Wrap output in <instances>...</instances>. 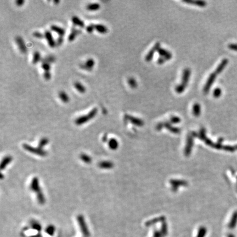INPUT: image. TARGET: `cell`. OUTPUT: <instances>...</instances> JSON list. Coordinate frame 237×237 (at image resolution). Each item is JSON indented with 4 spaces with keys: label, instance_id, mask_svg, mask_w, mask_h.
Segmentation results:
<instances>
[{
    "label": "cell",
    "instance_id": "6da1fadb",
    "mask_svg": "<svg viewBox=\"0 0 237 237\" xmlns=\"http://www.w3.org/2000/svg\"><path fill=\"white\" fill-rule=\"evenodd\" d=\"M30 189L36 193L37 199L40 204L41 205L44 204L45 203V198L41 190L39 179L37 178L34 177L32 178V182L30 183Z\"/></svg>",
    "mask_w": 237,
    "mask_h": 237
},
{
    "label": "cell",
    "instance_id": "7a4b0ae2",
    "mask_svg": "<svg viewBox=\"0 0 237 237\" xmlns=\"http://www.w3.org/2000/svg\"><path fill=\"white\" fill-rule=\"evenodd\" d=\"M97 113H98V109L97 108H93L87 114L80 116L76 119L75 120V124L78 126L83 125L84 124L89 121L90 120H91V119L94 118L97 114Z\"/></svg>",
    "mask_w": 237,
    "mask_h": 237
},
{
    "label": "cell",
    "instance_id": "3957f363",
    "mask_svg": "<svg viewBox=\"0 0 237 237\" xmlns=\"http://www.w3.org/2000/svg\"><path fill=\"white\" fill-rule=\"evenodd\" d=\"M23 147L25 150H27L28 152L31 153L35 154L37 155L40 156V157H45L47 155V152L46 151L42 150V149H40L39 147L34 148L33 147L29 146L27 144H24Z\"/></svg>",
    "mask_w": 237,
    "mask_h": 237
},
{
    "label": "cell",
    "instance_id": "277c9868",
    "mask_svg": "<svg viewBox=\"0 0 237 237\" xmlns=\"http://www.w3.org/2000/svg\"><path fill=\"white\" fill-rule=\"evenodd\" d=\"M216 74H215V73H212L211 74H210V75L209 77V78L208 79V80H207V81H206V83L205 85V86H204V90H203L205 94H208V93L209 91H210V88L212 86L213 82H214L215 80L216 79Z\"/></svg>",
    "mask_w": 237,
    "mask_h": 237
},
{
    "label": "cell",
    "instance_id": "5b68a950",
    "mask_svg": "<svg viewBox=\"0 0 237 237\" xmlns=\"http://www.w3.org/2000/svg\"><path fill=\"white\" fill-rule=\"evenodd\" d=\"M78 221L81 228V230L82 231L83 234L88 236L89 235V231L87 228V225L85 221L84 217L82 215H79L78 217Z\"/></svg>",
    "mask_w": 237,
    "mask_h": 237
},
{
    "label": "cell",
    "instance_id": "8992f818",
    "mask_svg": "<svg viewBox=\"0 0 237 237\" xmlns=\"http://www.w3.org/2000/svg\"><path fill=\"white\" fill-rule=\"evenodd\" d=\"M15 41H16V44L17 45L20 51L22 53H24V54L26 53L27 52L28 50H27V47L25 45L23 38L19 36H18L16 37Z\"/></svg>",
    "mask_w": 237,
    "mask_h": 237
},
{
    "label": "cell",
    "instance_id": "52a82bcc",
    "mask_svg": "<svg viewBox=\"0 0 237 237\" xmlns=\"http://www.w3.org/2000/svg\"><path fill=\"white\" fill-rule=\"evenodd\" d=\"M44 36L47 40L48 44L50 46V47L51 48L55 47L56 46V42H55V40H54L53 36L52 35L51 32L48 31V30H46L45 32Z\"/></svg>",
    "mask_w": 237,
    "mask_h": 237
},
{
    "label": "cell",
    "instance_id": "ba28073f",
    "mask_svg": "<svg viewBox=\"0 0 237 237\" xmlns=\"http://www.w3.org/2000/svg\"><path fill=\"white\" fill-rule=\"evenodd\" d=\"M190 74H191V71H190V69L189 68H186L183 72L181 83L182 85H185L186 87L189 82Z\"/></svg>",
    "mask_w": 237,
    "mask_h": 237
},
{
    "label": "cell",
    "instance_id": "9c48e42d",
    "mask_svg": "<svg viewBox=\"0 0 237 237\" xmlns=\"http://www.w3.org/2000/svg\"><path fill=\"white\" fill-rule=\"evenodd\" d=\"M160 47V44L159 42H157V44L155 45L152 48V49L150 50V51L148 52V53L146 57V60L147 62H150L151 61L154 55V53L155 52L158 51L159 48Z\"/></svg>",
    "mask_w": 237,
    "mask_h": 237
},
{
    "label": "cell",
    "instance_id": "30bf717a",
    "mask_svg": "<svg viewBox=\"0 0 237 237\" xmlns=\"http://www.w3.org/2000/svg\"><path fill=\"white\" fill-rule=\"evenodd\" d=\"M95 64V60L93 58H89L86 61L85 64L80 65V67L87 71H90L94 67Z\"/></svg>",
    "mask_w": 237,
    "mask_h": 237
},
{
    "label": "cell",
    "instance_id": "8fae6325",
    "mask_svg": "<svg viewBox=\"0 0 237 237\" xmlns=\"http://www.w3.org/2000/svg\"><path fill=\"white\" fill-rule=\"evenodd\" d=\"M183 2L188 4H193L195 5L200 7H204L206 6V2L204 1H194V0H184L182 1Z\"/></svg>",
    "mask_w": 237,
    "mask_h": 237
},
{
    "label": "cell",
    "instance_id": "7c38bea8",
    "mask_svg": "<svg viewBox=\"0 0 237 237\" xmlns=\"http://www.w3.org/2000/svg\"><path fill=\"white\" fill-rule=\"evenodd\" d=\"M158 52L159 54L160 55V57H164L166 60H170L172 58V53L168 51L167 50L160 47L159 48Z\"/></svg>",
    "mask_w": 237,
    "mask_h": 237
},
{
    "label": "cell",
    "instance_id": "4fadbf2b",
    "mask_svg": "<svg viewBox=\"0 0 237 237\" xmlns=\"http://www.w3.org/2000/svg\"><path fill=\"white\" fill-rule=\"evenodd\" d=\"M50 29L52 31L57 33L59 36H63L65 33V30L64 29L59 27L56 25H52L50 27Z\"/></svg>",
    "mask_w": 237,
    "mask_h": 237
},
{
    "label": "cell",
    "instance_id": "5bb4252c",
    "mask_svg": "<svg viewBox=\"0 0 237 237\" xmlns=\"http://www.w3.org/2000/svg\"><path fill=\"white\" fill-rule=\"evenodd\" d=\"M71 21H72L73 23L75 25L79 26L81 28H83L85 27L84 22L80 18H79V17H77V16H73L72 18H71Z\"/></svg>",
    "mask_w": 237,
    "mask_h": 237
},
{
    "label": "cell",
    "instance_id": "9a60e30c",
    "mask_svg": "<svg viewBox=\"0 0 237 237\" xmlns=\"http://www.w3.org/2000/svg\"><path fill=\"white\" fill-rule=\"evenodd\" d=\"M12 161V158L11 156H7L4 157L1 163V170H4L8 164H9Z\"/></svg>",
    "mask_w": 237,
    "mask_h": 237
},
{
    "label": "cell",
    "instance_id": "2e32d148",
    "mask_svg": "<svg viewBox=\"0 0 237 237\" xmlns=\"http://www.w3.org/2000/svg\"><path fill=\"white\" fill-rule=\"evenodd\" d=\"M95 30L100 34H106L108 29L106 26L104 25L103 24H98L95 25Z\"/></svg>",
    "mask_w": 237,
    "mask_h": 237
},
{
    "label": "cell",
    "instance_id": "e0dca14e",
    "mask_svg": "<svg viewBox=\"0 0 237 237\" xmlns=\"http://www.w3.org/2000/svg\"><path fill=\"white\" fill-rule=\"evenodd\" d=\"M74 86L75 87V89L80 93H85L86 92V87H85V86H83L82 83L79 81H76L75 83H74Z\"/></svg>",
    "mask_w": 237,
    "mask_h": 237
},
{
    "label": "cell",
    "instance_id": "ac0fdd59",
    "mask_svg": "<svg viewBox=\"0 0 237 237\" xmlns=\"http://www.w3.org/2000/svg\"><path fill=\"white\" fill-rule=\"evenodd\" d=\"M59 98L63 103H67L69 102V97L67 93L64 91H60L58 93Z\"/></svg>",
    "mask_w": 237,
    "mask_h": 237
},
{
    "label": "cell",
    "instance_id": "d6986e66",
    "mask_svg": "<svg viewBox=\"0 0 237 237\" xmlns=\"http://www.w3.org/2000/svg\"><path fill=\"white\" fill-rule=\"evenodd\" d=\"M101 7L100 4L98 3H91L90 4H88L86 6V9L88 11H96L98 10Z\"/></svg>",
    "mask_w": 237,
    "mask_h": 237
},
{
    "label": "cell",
    "instance_id": "ffe728a7",
    "mask_svg": "<svg viewBox=\"0 0 237 237\" xmlns=\"http://www.w3.org/2000/svg\"><path fill=\"white\" fill-rule=\"evenodd\" d=\"M99 167L103 169H109L113 167V164L109 162L104 161L99 163Z\"/></svg>",
    "mask_w": 237,
    "mask_h": 237
},
{
    "label": "cell",
    "instance_id": "44dd1931",
    "mask_svg": "<svg viewBox=\"0 0 237 237\" xmlns=\"http://www.w3.org/2000/svg\"><path fill=\"white\" fill-rule=\"evenodd\" d=\"M81 30H77V29H74L72 30L71 33L69 34V35L68 36V41L71 42L75 40L76 36L78 35L81 32Z\"/></svg>",
    "mask_w": 237,
    "mask_h": 237
},
{
    "label": "cell",
    "instance_id": "7402d4cb",
    "mask_svg": "<svg viewBox=\"0 0 237 237\" xmlns=\"http://www.w3.org/2000/svg\"><path fill=\"white\" fill-rule=\"evenodd\" d=\"M41 59V55L40 53L39 52H34L33 57H32V63L34 64H37Z\"/></svg>",
    "mask_w": 237,
    "mask_h": 237
},
{
    "label": "cell",
    "instance_id": "603a6c76",
    "mask_svg": "<svg viewBox=\"0 0 237 237\" xmlns=\"http://www.w3.org/2000/svg\"><path fill=\"white\" fill-rule=\"evenodd\" d=\"M227 63V60L226 59L223 60L222 62L220 64L218 65V67L217 68V69H216V71H215V74H217L220 73L222 71V70L224 69V68L225 67Z\"/></svg>",
    "mask_w": 237,
    "mask_h": 237
},
{
    "label": "cell",
    "instance_id": "cb8c5ba5",
    "mask_svg": "<svg viewBox=\"0 0 237 237\" xmlns=\"http://www.w3.org/2000/svg\"><path fill=\"white\" fill-rule=\"evenodd\" d=\"M193 111L195 116H199L200 113V106L199 103H195L193 107Z\"/></svg>",
    "mask_w": 237,
    "mask_h": 237
},
{
    "label": "cell",
    "instance_id": "d4e9b609",
    "mask_svg": "<svg viewBox=\"0 0 237 237\" xmlns=\"http://www.w3.org/2000/svg\"><path fill=\"white\" fill-rule=\"evenodd\" d=\"M80 159L82 161L86 164H90L92 162V159L91 157L87 154H83L80 155Z\"/></svg>",
    "mask_w": 237,
    "mask_h": 237
},
{
    "label": "cell",
    "instance_id": "484cf974",
    "mask_svg": "<svg viewBox=\"0 0 237 237\" xmlns=\"http://www.w3.org/2000/svg\"><path fill=\"white\" fill-rule=\"evenodd\" d=\"M128 83L131 88H136L137 87V83L134 78H130L128 80Z\"/></svg>",
    "mask_w": 237,
    "mask_h": 237
},
{
    "label": "cell",
    "instance_id": "4316f807",
    "mask_svg": "<svg viewBox=\"0 0 237 237\" xmlns=\"http://www.w3.org/2000/svg\"><path fill=\"white\" fill-rule=\"evenodd\" d=\"M186 88V86L181 83L175 88V91H176L177 93H182V92L185 90Z\"/></svg>",
    "mask_w": 237,
    "mask_h": 237
},
{
    "label": "cell",
    "instance_id": "83f0119b",
    "mask_svg": "<svg viewBox=\"0 0 237 237\" xmlns=\"http://www.w3.org/2000/svg\"><path fill=\"white\" fill-rule=\"evenodd\" d=\"M48 143V140L47 138H44L41 139L39 143V148L42 149V148H44V147L45 146L46 144H47Z\"/></svg>",
    "mask_w": 237,
    "mask_h": 237
},
{
    "label": "cell",
    "instance_id": "f1b7e54d",
    "mask_svg": "<svg viewBox=\"0 0 237 237\" xmlns=\"http://www.w3.org/2000/svg\"><path fill=\"white\" fill-rule=\"evenodd\" d=\"M55 58L53 56H48L42 59L43 63H52L55 61Z\"/></svg>",
    "mask_w": 237,
    "mask_h": 237
},
{
    "label": "cell",
    "instance_id": "f546056e",
    "mask_svg": "<svg viewBox=\"0 0 237 237\" xmlns=\"http://www.w3.org/2000/svg\"><path fill=\"white\" fill-rule=\"evenodd\" d=\"M41 68L44 69L45 71H49L51 69L50 64L48 63H42L41 64Z\"/></svg>",
    "mask_w": 237,
    "mask_h": 237
},
{
    "label": "cell",
    "instance_id": "4dcf8cb0",
    "mask_svg": "<svg viewBox=\"0 0 237 237\" xmlns=\"http://www.w3.org/2000/svg\"><path fill=\"white\" fill-rule=\"evenodd\" d=\"M221 95V90L219 88H217L213 90V95L214 97L218 98Z\"/></svg>",
    "mask_w": 237,
    "mask_h": 237
},
{
    "label": "cell",
    "instance_id": "1f68e13d",
    "mask_svg": "<svg viewBox=\"0 0 237 237\" xmlns=\"http://www.w3.org/2000/svg\"><path fill=\"white\" fill-rule=\"evenodd\" d=\"M109 147L111 149H115L117 147V142L114 139H111L109 143Z\"/></svg>",
    "mask_w": 237,
    "mask_h": 237
},
{
    "label": "cell",
    "instance_id": "d6a6232c",
    "mask_svg": "<svg viewBox=\"0 0 237 237\" xmlns=\"http://www.w3.org/2000/svg\"><path fill=\"white\" fill-rule=\"evenodd\" d=\"M86 29L87 32L92 33L95 29V25L92 24H90L86 27Z\"/></svg>",
    "mask_w": 237,
    "mask_h": 237
},
{
    "label": "cell",
    "instance_id": "836d02e7",
    "mask_svg": "<svg viewBox=\"0 0 237 237\" xmlns=\"http://www.w3.org/2000/svg\"><path fill=\"white\" fill-rule=\"evenodd\" d=\"M32 35L34 37H36L37 39H42V38H44V37H45L44 35L39 32H34L32 33Z\"/></svg>",
    "mask_w": 237,
    "mask_h": 237
},
{
    "label": "cell",
    "instance_id": "e575fe53",
    "mask_svg": "<svg viewBox=\"0 0 237 237\" xmlns=\"http://www.w3.org/2000/svg\"><path fill=\"white\" fill-rule=\"evenodd\" d=\"M44 79L46 80H49L51 78V73L49 71H45L44 73Z\"/></svg>",
    "mask_w": 237,
    "mask_h": 237
},
{
    "label": "cell",
    "instance_id": "d590c367",
    "mask_svg": "<svg viewBox=\"0 0 237 237\" xmlns=\"http://www.w3.org/2000/svg\"><path fill=\"white\" fill-rule=\"evenodd\" d=\"M55 227L53 226H50L47 228V233L50 234H53L55 231Z\"/></svg>",
    "mask_w": 237,
    "mask_h": 237
},
{
    "label": "cell",
    "instance_id": "8d00e7d4",
    "mask_svg": "<svg viewBox=\"0 0 237 237\" xmlns=\"http://www.w3.org/2000/svg\"><path fill=\"white\" fill-rule=\"evenodd\" d=\"M63 36H59V37L57 39V40L55 41L56 42V45L57 46H60L61 45L62 43L63 42Z\"/></svg>",
    "mask_w": 237,
    "mask_h": 237
},
{
    "label": "cell",
    "instance_id": "74e56055",
    "mask_svg": "<svg viewBox=\"0 0 237 237\" xmlns=\"http://www.w3.org/2000/svg\"><path fill=\"white\" fill-rule=\"evenodd\" d=\"M166 60V59H165L164 57H160L159 58L158 60H157V63L160 64V65H161V64L164 63Z\"/></svg>",
    "mask_w": 237,
    "mask_h": 237
},
{
    "label": "cell",
    "instance_id": "f35d334b",
    "mask_svg": "<svg viewBox=\"0 0 237 237\" xmlns=\"http://www.w3.org/2000/svg\"><path fill=\"white\" fill-rule=\"evenodd\" d=\"M24 2H25V1L24 0H17L16 1V4L17 6L20 7L23 5Z\"/></svg>",
    "mask_w": 237,
    "mask_h": 237
},
{
    "label": "cell",
    "instance_id": "ab89813d",
    "mask_svg": "<svg viewBox=\"0 0 237 237\" xmlns=\"http://www.w3.org/2000/svg\"><path fill=\"white\" fill-rule=\"evenodd\" d=\"M59 2H60L59 1H57H57H53V2H54L55 4H58V3H59Z\"/></svg>",
    "mask_w": 237,
    "mask_h": 237
},
{
    "label": "cell",
    "instance_id": "60d3db41",
    "mask_svg": "<svg viewBox=\"0 0 237 237\" xmlns=\"http://www.w3.org/2000/svg\"><path fill=\"white\" fill-rule=\"evenodd\" d=\"M229 237H234V236H230Z\"/></svg>",
    "mask_w": 237,
    "mask_h": 237
}]
</instances>
